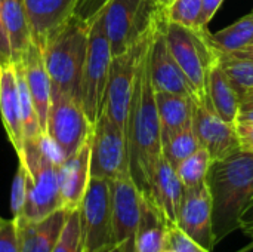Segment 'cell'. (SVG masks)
<instances>
[{
    "mask_svg": "<svg viewBox=\"0 0 253 252\" xmlns=\"http://www.w3.org/2000/svg\"><path fill=\"white\" fill-rule=\"evenodd\" d=\"M15 73H16V82H18V94H19V105H21V117H22V129H24V138L33 140L43 135V131L39 123V117L25 82V76L22 71L21 64H13ZM24 140V141H25Z\"/></svg>",
    "mask_w": 253,
    "mask_h": 252,
    "instance_id": "f1b7e54d",
    "label": "cell"
},
{
    "mask_svg": "<svg viewBox=\"0 0 253 252\" xmlns=\"http://www.w3.org/2000/svg\"><path fill=\"white\" fill-rule=\"evenodd\" d=\"M89 22L76 13L42 46L52 95H67L80 102V82L87 50Z\"/></svg>",
    "mask_w": 253,
    "mask_h": 252,
    "instance_id": "3957f363",
    "label": "cell"
},
{
    "mask_svg": "<svg viewBox=\"0 0 253 252\" xmlns=\"http://www.w3.org/2000/svg\"><path fill=\"white\" fill-rule=\"evenodd\" d=\"M176 226L199 245L213 251V202L208 181L197 187H184Z\"/></svg>",
    "mask_w": 253,
    "mask_h": 252,
    "instance_id": "7c38bea8",
    "label": "cell"
},
{
    "mask_svg": "<svg viewBox=\"0 0 253 252\" xmlns=\"http://www.w3.org/2000/svg\"><path fill=\"white\" fill-rule=\"evenodd\" d=\"M52 252H86L84 245H83V238H82L79 208L74 211H70L67 221L64 224L62 233Z\"/></svg>",
    "mask_w": 253,
    "mask_h": 252,
    "instance_id": "1f68e13d",
    "label": "cell"
},
{
    "mask_svg": "<svg viewBox=\"0 0 253 252\" xmlns=\"http://www.w3.org/2000/svg\"><path fill=\"white\" fill-rule=\"evenodd\" d=\"M231 56H236V58H242V59H249V61H253V43L246 46V48H242L239 50H234L231 53H228Z\"/></svg>",
    "mask_w": 253,
    "mask_h": 252,
    "instance_id": "60d3db41",
    "label": "cell"
},
{
    "mask_svg": "<svg viewBox=\"0 0 253 252\" xmlns=\"http://www.w3.org/2000/svg\"><path fill=\"white\" fill-rule=\"evenodd\" d=\"M212 166V157L203 147L197 149L191 156L184 159L175 169L185 189L197 187L208 181V174Z\"/></svg>",
    "mask_w": 253,
    "mask_h": 252,
    "instance_id": "83f0119b",
    "label": "cell"
},
{
    "mask_svg": "<svg viewBox=\"0 0 253 252\" xmlns=\"http://www.w3.org/2000/svg\"><path fill=\"white\" fill-rule=\"evenodd\" d=\"M213 46L221 53H231L253 43V10L218 33H211Z\"/></svg>",
    "mask_w": 253,
    "mask_h": 252,
    "instance_id": "484cf974",
    "label": "cell"
},
{
    "mask_svg": "<svg viewBox=\"0 0 253 252\" xmlns=\"http://www.w3.org/2000/svg\"><path fill=\"white\" fill-rule=\"evenodd\" d=\"M162 141L179 132L193 120V98L172 92H156Z\"/></svg>",
    "mask_w": 253,
    "mask_h": 252,
    "instance_id": "d4e9b609",
    "label": "cell"
},
{
    "mask_svg": "<svg viewBox=\"0 0 253 252\" xmlns=\"http://www.w3.org/2000/svg\"><path fill=\"white\" fill-rule=\"evenodd\" d=\"M154 1H156L157 7H159L160 10H165L166 7H169V6L172 4L173 0H154Z\"/></svg>",
    "mask_w": 253,
    "mask_h": 252,
    "instance_id": "f6af8a7d",
    "label": "cell"
},
{
    "mask_svg": "<svg viewBox=\"0 0 253 252\" xmlns=\"http://www.w3.org/2000/svg\"><path fill=\"white\" fill-rule=\"evenodd\" d=\"M18 160L25 166L28 192L21 218L42 220L61 208L58 187V166L64 160L46 134L39 138L25 140Z\"/></svg>",
    "mask_w": 253,
    "mask_h": 252,
    "instance_id": "277c9868",
    "label": "cell"
},
{
    "mask_svg": "<svg viewBox=\"0 0 253 252\" xmlns=\"http://www.w3.org/2000/svg\"><path fill=\"white\" fill-rule=\"evenodd\" d=\"M3 25L10 46V61H22L30 46L34 43L33 33L25 10L24 0H0Z\"/></svg>",
    "mask_w": 253,
    "mask_h": 252,
    "instance_id": "603a6c76",
    "label": "cell"
},
{
    "mask_svg": "<svg viewBox=\"0 0 253 252\" xmlns=\"http://www.w3.org/2000/svg\"><path fill=\"white\" fill-rule=\"evenodd\" d=\"M108 3V0H82L77 10H76V15L83 18L84 21H87L90 24V21L95 18V15Z\"/></svg>",
    "mask_w": 253,
    "mask_h": 252,
    "instance_id": "d590c367",
    "label": "cell"
},
{
    "mask_svg": "<svg viewBox=\"0 0 253 252\" xmlns=\"http://www.w3.org/2000/svg\"><path fill=\"white\" fill-rule=\"evenodd\" d=\"M111 186V230L114 245L135 242L141 217L142 193L133 183L130 174L110 181Z\"/></svg>",
    "mask_w": 253,
    "mask_h": 252,
    "instance_id": "9a60e30c",
    "label": "cell"
},
{
    "mask_svg": "<svg viewBox=\"0 0 253 252\" xmlns=\"http://www.w3.org/2000/svg\"><path fill=\"white\" fill-rule=\"evenodd\" d=\"M163 24L165 16L162 12L157 18L148 46V67L153 88L156 92H172L193 98L191 86L184 73L181 71L178 62L175 61L172 52L169 50V46L165 39Z\"/></svg>",
    "mask_w": 253,
    "mask_h": 252,
    "instance_id": "4fadbf2b",
    "label": "cell"
},
{
    "mask_svg": "<svg viewBox=\"0 0 253 252\" xmlns=\"http://www.w3.org/2000/svg\"><path fill=\"white\" fill-rule=\"evenodd\" d=\"M92 129L93 125L77 100L67 95H52L44 134L64 159L73 156L89 140Z\"/></svg>",
    "mask_w": 253,
    "mask_h": 252,
    "instance_id": "30bf717a",
    "label": "cell"
},
{
    "mask_svg": "<svg viewBox=\"0 0 253 252\" xmlns=\"http://www.w3.org/2000/svg\"><path fill=\"white\" fill-rule=\"evenodd\" d=\"M236 131L240 143V150L253 153V123L249 122H237Z\"/></svg>",
    "mask_w": 253,
    "mask_h": 252,
    "instance_id": "8d00e7d4",
    "label": "cell"
},
{
    "mask_svg": "<svg viewBox=\"0 0 253 252\" xmlns=\"http://www.w3.org/2000/svg\"><path fill=\"white\" fill-rule=\"evenodd\" d=\"M170 223L150 198L142 195L141 217L135 235V252H163Z\"/></svg>",
    "mask_w": 253,
    "mask_h": 252,
    "instance_id": "cb8c5ba5",
    "label": "cell"
},
{
    "mask_svg": "<svg viewBox=\"0 0 253 252\" xmlns=\"http://www.w3.org/2000/svg\"><path fill=\"white\" fill-rule=\"evenodd\" d=\"M240 230L249 238L253 239V199L249 202V205L245 208L242 218H240Z\"/></svg>",
    "mask_w": 253,
    "mask_h": 252,
    "instance_id": "ab89813d",
    "label": "cell"
},
{
    "mask_svg": "<svg viewBox=\"0 0 253 252\" xmlns=\"http://www.w3.org/2000/svg\"><path fill=\"white\" fill-rule=\"evenodd\" d=\"M203 0H173L163 12L166 21L184 27H199Z\"/></svg>",
    "mask_w": 253,
    "mask_h": 252,
    "instance_id": "4dcf8cb0",
    "label": "cell"
},
{
    "mask_svg": "<svg viewBox=\"0 0 253 252\" xmlns=\"http://www.w3.org/2000/svg\"><path fill=\"white\" fill-rule=\"evenodd\" d=\"M0 252H21L15 220L0 218Z\"/></svg>",
    "mask_w": 253,
    "mask_h": 252,
    "instance_id": "e575fe53",
    "label": "cell"
},
{
    "mask_svg": "<svg viewBox=\"0 0 253 252\" xmlns=\"http://www.w3.org/2000/svg\"><path fill=\"white\" fill-rule=\"evenodd\" d=\"M107 252H135V242H123V244L114 245Z\"/></svg>",
    "mask_w": 253,
    "mask_h": 252,
    "instance_id": "7bdbcfd3",
    "label": "cell"
},
{
    "mask_svg": "<svg viewBox=\"0 0 253 252\" xmlns=\"http://www.w3.org/2000/svg\"><path fill=\"white\" fill-rule=\"evenodd\" d=\"M160 12L154 0H108L96 15L101 16L111 55H120L141 42L154 27Z\"/></svg>",
    "mask_w": 253,
    "mask_h": 252,
    "instance_id": "8992f818",
    "label": "cell"
},
{
    "mask_svg": "<svg viewBox=\"0 0 253 252\" xmlns=\"http://www.w3.org/2000/svg\"><path fill=\"white\" fill-rule=\"evenodd\" d=\"M208 184L213 202V236L218 244L240 229L242 214L253 199L252 151L237 150L212 162Z\"/></svg>",
    "mask_w": 253,
    "mask_h": 252,
    "instance_id": "7a4b0ae2",
    "label": "cell"
},
{
    "mask_svg": "<svg viewBox=\"0 0 253 252\" xmlns=\"http://www.w3.org/2000/svg\"><path fill=\"white\" fill-rule=\"evenodd\" d=\"M242 107H252L253 105V89H248L242 94Z\"/></svg>",
    "mask_w": 253,
    "mask_h": 252,
    "instance_id": "ee69618b",
    "label": "cell"
},
{
    "mask_svg": "<svg viewBox=\"0 0 253 252\" xmlns=\"http://www.w3.org/2000/svg\"><path fill=\"white\" fill-rule=\"evenodd\" d=\"M80 229L86 252H107L114 247L111 230V186L92 178L79 206Z\"/></svg>",
    "mask_w": 253,
    "mask_h": 252,
    "instance_id": "ba28073f",
    "label": "cell"
},
{
    "mask_svg": "<svg viewBox=\"0 0 253 252\" xmlns=\"http://www.w3.org/2000/svg\"><path fill=\"white\" fill-rule=\"evenodd\" d=\"M0 114L6 135L15 151L19 153L24 147L25 138L22 129L16 73L12 62L0 65Z\"/></svg>",
    "mask_w": 253,
    "mask_h": 252,
    "instance_id": "ffe728a7",
    "label": "cell"
},
{
    "mask_svg": "<svg viewBox=\"0 0 253 252\" xmlns=\"http://www.w3.org/2000/svg\"><path fill=\"white\" fill-rule=\"evenodd\" d=\"M10 61V46L7 40V34L3 25V18H1V6H0V65L7 64Z\"/></svg>",
    "mask_w": 253,
    "mask_h": 252,
    "instance_id": "f35d334b",
    "label": "cell"
},
{
    "mask_svg": "<svg viewBox=\"0 0 253 252\" xmlns=\"http://www.w3.org/2000/svg\"><path fill=\"white\" fill-rule=\"evenodd\" d=\"M163 252H213L203 248L188 235H185L176 224H170L168 232L166 248Z\"/></svg>",
    "mask_w": 253,
    "mask_h": 252,
    "instance_id": "836d02e7",
    "label": "cell"
},
{
    "mask_svg": "<svg viewBox=\"0 0 253 252\" xmlns=\"http://www.w3.org/2000/svg\"><path fill=\"white\" fill-rule=\"evenodd\" d=\"M90 181V137L70 157L58 166V187L61 208L74 211L80 206Z\"/></svg>",
    "mask_w": 253,
    "mask_h": 252,
    "instance_id": "2e32d148",
    "label": "cell"
},
{
    "mask_svg": "<svg viewBox=\"0 0 253 252\" xmlns=\"http://www.w3.org/2000/svg\"><path fill=\"white\" fill-rule=\"evenodd\" d=\"M206 104L225 122H237L242 107L240 94L225 73L219 59L212 65L208 76Z\"/></svg>",
    "mask_w": 253,
    "mask_h": 252,
    "instance_id": "7402d4cb",
    "label": "cell"
},
{
    "mask_svg": "<svg viewBox=\"0 0 253 252\" xmlns=\"http://www.w3.org/2000/svg\"><path fill=\"white\" fill-rule=\"evenodd\" d=\"M237 122H249V123H253V105L252 107H240V113H239Z\"/></svg>",
    "mask_w": 253,
    "mask_h": 252,
    "instance_id": "b9f144b4",
    "label": "cell"
},
{
    "mask_svg": "<svg viewBox=\"0 0 253 252\" xmlns=\"http://www.w3.org/2000/svg\"><path fill=\"white\" fill-rule=\"evenodd\" d=\"M111 59V48L101 16L96 15L89 25L87 50L80 82V104L92 125L96 122L104 107Z\"/></svg>",
    "mask_w": 253,
    "mask_h": 252,
    "instance_id": "52a82bcc",
    "label": "cell"
},
{
    "mask_svg": "<svg viewBox=\"0 0 253 252\" xmlns=\"http://www.w3.org/2000/svg\"><path fill=\"white\" fill-rule=\"evenodd\" d=\"M150 40L139 58L126 120L129 174L142 195L148 193L153 174L162 157L160 120L148 67Z\"/></svg>",
    "mask_w": 253,
    "mask_h": 252,
    "instance_id": "6da1fadb",
    "label": "cell"
},
{
    "mask_svg": "<svg viewBox=\"0 0 253 252\" xmlns=\"http://www.w3.org/2000/svg\"><path fill=\"white\" fill-rule=\"evenodd\" d=\"M182 195L184 186L176 171L162 156L153 174L148 193L145 196L153 201V203L163 212L170 224H176Z\"/></svg>",
    "mask_w": 253,
    "mask_h": 252,
    "instance_id": "44dd1931",
    "label": "cell"
},
{
    "mask_svg": "<svg viewBox=\"0 0 253 252\" xmlns=\"http://www.w3.org/2000/svg\"><path fill=\"white\" fill-rule=\"evenodd\" d=\"M219 62L239 91L240 97L248 89H253V61L231 56L219 52Z\"/></svg>",
    "mask_w": 253,
    "mask_h": 252,
    "instance_id": "f546056e",
    "label": "cell"
},
{
    "mask_svg": "<svg viewBox=\"0 0 253 252\" xmlns=\"http://www.w3.org/2000/svg\"><path fill=\"white\" fill-rule=\"evenodd\" d=\"M193 129L200 147L206 149L212 162L225 159L240 150V143L236 131V123L225 122L206 101L199 102L193 100Z\"/></svg>",
    "mask_w": 253,
    "mask_h": 252,
    "instance_id": "5bb4252c",
    "label": "cell"
},
{
    "mask_svg": "<svg viewBox=\"0 0 253 252\" xmlns=\"http://www.w3.org/2000/svg\"><path fill=\"white\" fill-rule=\"evenodd\" d=\"M125 174H129L126 134L102 110L90 134V177L111 181Z\"/></svg>",
    "mask_w": 253,
    "mask_h": 252,
    "instance_id": "9c48e42d",
    "label": "cell"
},
{
    "mask_svg": "<svg viewBox=\"0 0 253 252\" xmlns=\"http://www.w3.org/2000/svg\"><path fill=\"white\" fill-rule=\"evenodd\" d=\"M163 30L169 50L191 86L193 100L206 101L208 76L219 59V50L213 46L208 27H184L165 18Z\"/></svg>",
    "mask_w": 253,
    "mask_h": 252,
    "instance_id": "5b68a950",
    "label": "cell"
},
{
    "mask_svg": "<svg viewBox=\"0 0 253 252\" xmlns=\"http://www.w3.org/2000/svg\"><path fill=\"white\" fill-rule=\"evenodd\" d=\"M82 0H24L33 40L42 48L52 33L65 24Z\"/></svg>",
    "mask_w": 253,
    "mask_h": 252,
    "instance_id": "e0dca14e",
    "label": "cell"
},
{
    "mask_svg": "<svg viewBox=\"0 0 253 252\" xmlns=\"http://www.w3.org/2000/svg\"><path fill=\"white\" fill-rule=\"evenodd\" d=\"M224 0H203L202 4V13L199 18V27H208V24L212 21L218 9L222 6Z\"/></svg>",
    "mask_w": 253,
    "mask_h": 252,
    "instance_id": "74e56055",
    "label": "cell"
},
{
    "mask_svg": "<svg viewBox=\"0 0 253 252\" xmlns=\"http://www.w3.org/2000/svg\"><path fill=\"white\" fill-rule=\"evenodd\" d=\"M27 192H28V177L25 166L19 162L18 169L12 183V192H10V209L13 217L12 218H21L25 208L27 201Z\"/></svg>",
    "mask_w": 253,
    "mask_h": 252,
    "instance_id": "d6a6232c",
    "label": "cell"
},
{
    "mask_svg": "<svg viewBox=\"0 0 253 252\" xmlns=\"http://www.w3.org/2000/svg\"><path fill=\"white\" fill-rule=\"evenodd\" d=\"M197 149H200V144L194 134L193 123L162 141V156L173 169H176L178 165Z\"/></svg>",
    "mask_w": 253,
    "mask_h": 252,
    "instance_id": "4316f807",
    "label": "cell"
},
{
    "mask_svg": "<svg viewBox=\"0 0 253 252\" xmlns=\"http://www.w3.org/2000/svg\"><path fill=\"white\" fill-rule=\"evenodd\" d=\"M70 211L59 208L47 217L33 221L27 218H13L18 229L21 252H52L67 221Z\"/></svg>",
    "mask_w": 253,
    "mask_h": 252,
    "instance_id": "ac0fdd59",
    "label": "cell"
},
{
    "mask_svg": "<svg viewBox=\"0 0 253 252\" xmlns=\"http://www.w3.org/2000/svg\"><path fill=\"white\" fill-rule=\"evenodd\" d=\"M16 64H21L22 67L25 82H27V86H28V91H30V95H31L37 117H39V123L44 134L46 126H47V113H49L50 100H52V86H50V79L44 65L42 48L34 42L30 46L25 56L22 58V61Z\"/></svg>",
    "mask_w": 253,
    "mask_h": 252,
    "instance_id": "d6986e66",
    "label": "cell"
},
{
    "mask_svg": "<svg viewBox=\"0 0 253 252\" xmlns=\"http://www.w3.org/2000/svg\"><path fill=\"white\" fill-rule=\"evenodd\" d=\"M153 30L154 27L141 42H138L136 45H133L123 53L113 56L111 59L110 76H108V83L105 89L102 110L110 116V119L117 126H120L125 131V134H126V120H127L129 104H130V98L133 92L139 58L151 37Z\"/></svg>",
    "mask_w": 253,
    "mask_h": 252,
    "instance_id": "8fae6325",
    "label": "cell"
}]
</instances>
